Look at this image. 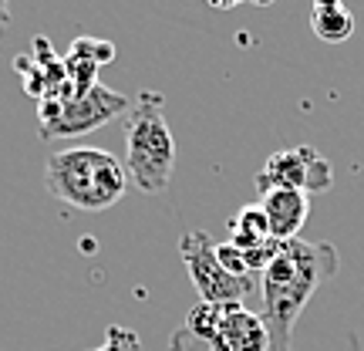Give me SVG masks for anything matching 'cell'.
<instances>
[{
	"label": "cell",
	"mask_w": 364,
	"mask_h": 351,
	"mask_svg": "<svg viewBox=\"0 0 364 351\" xmlns=\"http://www.w3.org/2000/svg\"><path fill=\"white\" fill-rule=\"evenodd\" d=\"M341 267L334 243L287 240L270 267L260 273V318L270 335V351H294V325L317 294V287L331 281Z\"/></svg>",
	"instance_id": "6da1fadb"
},
{
	"label": "cell",
	"mask_w": 364,
	"mask_h": 351,
	"mask_svg": "<svg viewBox=\"0 0 364 351\" xmlns=\"http://www.w3.org/2000/svg\"><path fill=\"white\" fill-rule=\"evenodd\" d=\"M44 186L58 203L78 213H105L129 193V172L125 162L108 149L75 145L48 159Z\"/></svg>",
	"instance_id": "7a4b0ae2"
},
{
	"label": "cell",
	"mask_w": 364,
	"mask_h": 351,
	"mask_svg": "<svg viewBox=\"0 0 364 351\" xmlns=\"http://www.w3.org/2000/svg\"><path fill=\"white\" fill-rule=\"evenodd\" d=\"M166 98L159 91H142L129 108L125 125V172L135 182V189L156 196L169 189L172 169H176V139L169 122L162 115Z\"/></svg>",
	"instance_id": "3957f363"
},
{
	"label": "cell",
	"mask_w": 364,
	"mask_h": 351,
	"mask_svg": "<svg viewBox=\"0 0 364 351\" xmlns=\"http://www.w3.org/2000/svg\"><path fill=\"white\" fill-rule=\"evenodd\" d=\"M132 108V98L108 85H91L81 95L68 98H44L38 102V125L41 139H71V135H88V132L105 129L108 122L125 115Z\"/></svg>",
	"instance_id": "277c9868"
},
{
	"label": "cell",
	"mask_w": 364,
	"mask_h": 351,
	"mask_svg": "<svg viewBox=\"0 0 364 351\" xmlns=\"http://www.w3.org/2000/svg\"><path fill=\"white\" fill-rule=\"evenodd\" d=\"M179 257L189 271L199 300L206 304H247L260 290V281H240L233 273L223 271L220 257H216V243L206 230H189L179 236Z\"/></svg>",
	"instance_id": "5b68a950"
},
{
	"label": "cell",
	"mask_w": 364,
	"mask_h": 351,
	"mask_svg": "<svg viewBox=\"0 0 364 351\" xmlns=\"http://www.w3.org/2000/svg\"><path fill=\"white\" fill-rule=\"evenodd\" d=\"M257 193L270 189H297V193H327L334 186V166L324 152L314 145H297V149H280L267 156L263 169L253 176Z\"/></svg>",
	"instance_id": "8992f818"
},
{
	"label": "cell",
	"mask_w": 364,
	"mask_h": 351,
	"mask_svg": "<svg viewBox=\"0 0 364 351\" xmlns=\"http://www.w3.org/2000/svg\"><path fill=\"white\" fill-rule=\"evenodd\" d=\"M209 351H270V335L257 311L247 304H226Z\"/></svg>",
	"instance_id": "52a82bcc"
},
{
	"label": "cell",
	"mask_w": 364,
	"mask_h": 351,
	"mask_svg": "<svg viewBox=\"0 0 364 351\" xmlns=\"http://www.w3.org/2000/svg\"><path fill=\"white\" fill-rule=\"evenodd\" d=\"M260 209L267 216V226H270L273 240H297L304 223L311 216V199L307 193H297V189H270V193L260 196Z\"/></svg>",
	"instance_id": "ba28073f"
},
{
	"label": "cell",
	"mask_w": 364,
	"mask_h": 351,
	"mask_svg": "<svg viewBox=\"0 0 364 351\" xmlns=\"http://www.w3.org/2000/svg\"><path fill=\"white\" fill-rule=\"evenodd\" d=\"M223 304H206L199 300L193 311L186 314V325L169 338V351H209L213 335L220 328Z\"/></svg>",
	"instance_id": "9c48e42d"
},
{
	"label": "cell",
	"mask_w": 364,
	"mask_h": 351,
	"mask_svg": "<svg viewBox=\"0 0 364 351\" xmlns=\"http://www.w3.org/2000/svg\"><path fill=\"white\" fill-rule=\"evenodd\" d=\"M311 27L324 44H344L354 34V14L338 0H321L311 7Z\"/></svg>",
	"instance_id": "30bf717a"
},
{
	"label": "cell",
	"mask_w": 364,
	"mask_h": 351,
	"mask_svg": "<svg viewBox=\"0 0 364 351\" xmlns=\"http://www.w3.org/2000/svg\"><path fill=\"white\" fill-rule=\"evenodd\" d=\"M270 240V226H267V216H263L260 203L257 206H243L230 220V243L240 250H253Z\"/></svg>",
	"instance_id": "8fae6325"
},
{
	"label": "cell",
	"mask_w": 364,
	"mask_h": 351,
	"mask_svg": "<svg viewBox=\"0 0 364 351\" xmlns=\"http://www.w3.org/2000/svg\"><path fill=\"white\" fill-rule=\"evenodd\" d=\"M68 54L85 58V61L102 68V65H108V61H115V44H112V41H102V38H75Z\"/></svg>",
	"instance_id": "7c38bea8"
},
{
	"label": "cell",
	"mask_w": 364,
	"mask_h": 351,
	"mask_svg": "<svg viewBox=\"0 0 364 351\" xmlns=\"http://www.w3.org/2000/svg\"><path fill=\"white\" fill-rule=\"evenodd\" d=\"M216 257H220L223 271L233 273V277H240V281H260V277H253L250 273V263H247V253L240 247H233L230 240L226 243H216Z\"/></svg>",
	"instance_id": "4fadbf2b"
},
{
	"label": "cell",
	"mask_w": 364,
	"mask_h": 351,
	"mask_svg": "<svg viewBox=\"0 0 364 351\" xmlns=\"http://www.w3.org/2000/svg\"><path fill=\"white\" fill-rule=\"evenodd\" d=\"M95 351H142V341L132 328H122V325H112L108 335H105V345H98Z\"/></svg>",
	"instance_id": "5bb4252c"
},
{
	"label": "cell",
	"mask_w": 364,
	"mask_h": 351,
	"mask_svg": "<svg viewBox=\"0 0 364 351\" xmlns=\"http://www.w3.org/2000/svg\"><path fill=\"white\" fill-rule=\"evenodd\" d=\"M7 17H11V11H7V4H0V24H7Z\"/></svg>",
	"instance_id": "9a60e30c"
}]
</instances>
